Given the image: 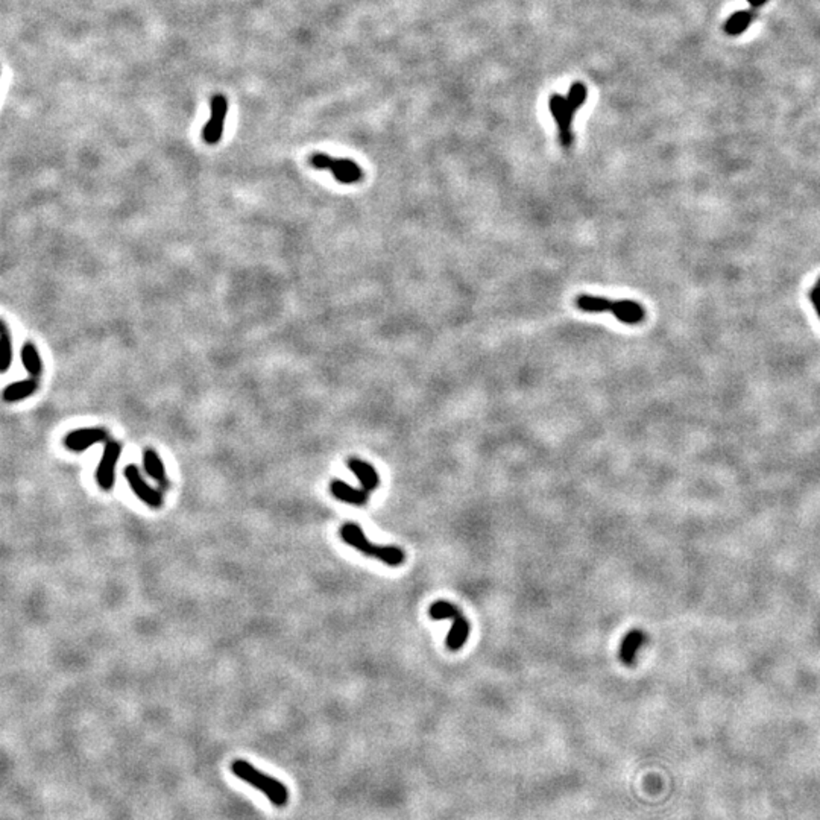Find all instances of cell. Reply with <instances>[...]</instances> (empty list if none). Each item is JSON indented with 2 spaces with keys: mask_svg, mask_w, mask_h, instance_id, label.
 <instances>
[{
  "mask_svg": "<svg viewBox=\"0 0 820 820\" xmlns=\"http://www.w3.org/2000/svg\"><path fill=\"white\" fill-rule=\"evenodd\" d=\"M346 466L351 469L353 474L358 478L360 485L365 493L371 494L380 485V476L375 471V468L358 457H349L346 461Z\"/></svg>",
  "mask_w": 820,
  "mask_h": 820,
  "instance_id": "8fae6325",
  "label": "cell"
},
{
  "mask_svg": "<svg viewBox=\"0 0 820 820\" xmlns=\"http://www.w3.org/2000/svg\"><path fill=\"white\" fill-rule=\"evenodd\" d=\"M107 438H108V435L105 432V428H101V427L78 428V430H73V432H70L64 438V445L67 450H70V452L83 453V452H85L87 448L93 447L95 444L104 442Z\"/></svg>",
  "mask_w": 820,
  "mask_h": 820,
  "instance_id": "30bf717a",
  "label": "cell"
},
{
  "mask_svg": "<svg viewBox=\"0 0 820 820\" xmlns=\"http://www.w3.org/2000/svg\"><path fill=\"white\" fill-rule=\"evenodd\" d=\"M643 643H644V635L641 631L629 632L627 637L623 639L622 649H620V659H622L626 665L634 664L637 650L643 646Z\"/></svg>",
  "mask_w": 820,
  "mask_h": 820,
  "instance_id": "e0dca14e",
  "label": "cell"
},
{
  "mask_svg": "<svg viewBox=\"0 0 820 820\" xmlns=\"http://www.w3.org/2000/svg\"><path fill=\"white\" fill-rule=\"evenodd\" d=\"M231 772L240 781L246 783L248 785L257 788L260 793H263L274 807L283 808L287 805L289 796H291L287 787L282 781H278V779L263 773L262 770H258L246 759H234L231 763Z\"/></svg>",
  "mask_w": 820,
  "mask_h": 820,
  "instance_id": "3957f363",
  "label": "cell"
},
{
  "mask_svg": "<svg viewBox=\"0 0 820 820\" xmlns=\"http://www.w3.org/2000/svg\"><path fill=\"white\" fill-rule=\"evenodd\" d=\"M428 614L433 620H452V631H450L445 639L447 649L452 650V652H457V650H461L465 646L469 637V623L466 617L461 613V609L453 603L445 602V600H439V602H435L430 606Z\"/></svg>",
  "mask_w": 820,
  "mask_h": 820,
  "instance_id": "5b68a950",
  "label": "cell"
},
{
  "mask_svg": "<svg viewBox=\"0 0 820 820\" xmlns=\"http://www.w3.org/2000/svg\"><path fill=\"white\" fill-rule=\"evenodd\" d=\"M14 349H13V337L9 333L8 325L5 321H0V371L4 374L8 373V369L13 365Z\"/></svg>",
  "mask_w": 820,
  "mask_h": 820,
  "instance_id": "9a60e30c",
  "label": "cell"
},
{
  "mask_svg": "<svg viewBox=\"0 0 820 820\" xmlns=\"http://www.w3.org/2000/svg\"><path fill=\"white\" fill-rule=\"evenodd\" d=\"M576 307L586 313H603L611 312L620 322L627 325H638L644 322L646 308L638 301L632 299H614L593 295H579L576 298Z\"/></svg>",
  "mask_w": 820,
  "mask_h": 820,
  "instance_id": "7a4b0ae2",
  "label": "cell"
},
{
  "mask_svg": "<svg viewBox=\"0 0 820 820\" xmlns=\"http://www.w3.org/2000/svg\"><path fill=\"white\" fill-rule=\"evenodd\" d=\"M308 163L315 169H321V171H330L333 174L334 179L341 184H357L363 179V171L354 159L349 158H334L332 155H327L322 152H318L310 155Z\"/></svg>",
  "mask_w": 820,
  "mask_h": 820,
  "instance_id": "8992f818",
  "label": "cell"
},
{
  "mask_svg": "<svg viewBox=\"0 0 820 820\" xmlns=\"http://www.w3.org/2000/svg\"><path fill=\"white\" fill-rule=\"evenodd\" d=\"M330 493H332L333 497L339 500V502L354 506L366 505L369 497V494L365 493L363 489H356L353 486H349L346 482H342V480H334V482H332V485H330Z\"/></svg>",
  "mask_w": 820,
  "mask_h": 820,
  "instance_id": "7c38bea8",
  "label": "cell"
},
{
  "mask_svg": "<svg viewBox=\"0 0 820 820\" xmlns=\"http://www.w3.org/2000/svg\"><path fill=\"white\" fill-rule=\"evenodd\" d=\"M143 468L146 474L151 477L154 482H157L162 488L169 486V480L166 474V468L162 461V457L155 452L154 448H145L143 452Z\"/></svg>",
  "mask_w": 820,
  "mask_h": 820,
  "instance_id": "4fadbf2b",
  "label": "cell"
},
{
  "mask_svg": "<svg viewBox=\"0 0 820 820\" xmlns=\"http://www.w3.org/2000/svg\"><path fill=\"white\" fill-rule=\"evenodd\" d=\"M749 2H751V4H752V5H755V6H759V5H761V4H764L766 0H749Z\"/></svg>",
  "mask_w": 820,
  "mask_h": 820,
  "instance_id": "d6986e66",
  "label": "cell"
},
{
  "mask_svg": "<svg viewBox=\"0 0 820 820\" xmlns=\"http://www.w3.org/2000/svg\"><path fill=\"white\" fill-rule=\"evenodd\" d=\"M751 20H752V16L749 14L747 11H738L728 20L726 31L732 35L742 34L747 29L749 23H751Z\"/></svg>",
  "mask_w": 820,
  "mask_h": 820,
  "instance_id": "ac0fdd59",
  "label": "cell"
},
{
  "mask_svg": "<svg viewBox=\"0 0 820 820\" xmlns=\"http://www.w3.org/2000/svg\"><path fill=\"white\" fill-rule=\"evenodd\" d=\"M228 113V101L224 95H215L212 97V117L203 129V138L207 145H216L221 142L225 126V117Z\"/></svg>",
  "mask_w": 820,
  "mask_h": 820,
  "instance_id": "9c48e42d",
  "label": "cell"
},
{
  "mask_svg": "<svg viewBox=\"0 0 820 820\" xmlns=\"http://www.w3.org/2000/svg\"><path fill=\"white\" fill-rule=\"evenodd\" d=\"M123 474L129 488H131V491L137 495L140 502L152 509H159L163 506V494L146 482L140 469L134 464L128 465Z\"/></svg>",
  "mask_w": 820,
  "mask_h": 820,
  "instance_id": "ba28073f",
  "label": "cell"
},
{
  "mask_svg": "<svg viewBox=\"0 0 820 820\" xmlns=\"http://www.w3.org/2000/svg\"><path fill=\"white\" fill-rule=\"evenodd\" d=\"M817 284H819V286H820V278H819V282H817Z\"/></svg>",
  "mask_w": 820,
  "mask_h": 820,
  "instance_id": "ffe728a7",
  "label": "cell"
},
{
  "mask_svg": "<svg viewBox=\"0 0 820 820\" xmlns=\"http://www.w3.org/2000/svg\"><path fill=\"white\" fill-rule=\"evenodd\" d=\"M339 535H341V538L348 545L358 550L360 553L375 557L389 567H399L404 564L406 555L402 548H398L397 545L373 544L365 536L362 527L356 523H345L341 527V530H339Z\"/></svg>",
  "mask_w": 820,
  "mask_h": 820,
  "instance_id": "277c9868",
  "label": "cell"
},
{
  "mask_svg": "<svg viewBox=\"0 0 820 820\" xmlns=\"http://www.w3.org/2000/svg\"><path fill=\"white\" fill-rule=\"evenodd\" d=\"M586 97L588 88L582 83H574L567 96L552 95V97H550L548 108L557 126L559 143L564 149H572L574 143L573 119L577 109L586 102Z\"/></svg>",
  "mask_w": 820,
  "mask_h": 820,
  "instance_id": "6da1fadb",
  "label": "cell"
},
{
  "mask_svg": "<svg viewBox=\"0 0 820 820\" xmlns=\"http://www.w3.org/2000/svg\"><path fill=\"white\" fill-rule=\"evenodd\" d=\"M120 454H122V445L116 441H109L105 445L101 462H99V465L96 468V473H95L96 483L99 488L104 489V491H107V493L111 491V489L114 488L116 468H117Z\"/></svg>",
  "mask_w": 820,
  "mask_h": 820,
  "instance_id": "52a82bcc",
  "label": "cell"
},
{
  "mask_svg": "<svg viewBox=\"0 0 820 820\" xmlns=\"http://www.w3.org/2000/svg\"><path fill=\"white\" fill-rule=\"evenodd\" d=\"M38 389V382L35 377H31L28 380H22V382H16L8 385L4 392H2V398L4 402L6 403H17V402H22L25 398L32 397Z\"/></svg>",
  "mask_w": 820,
  "mask_h": 820,
  "instance_id": "5bb4252c",
  "label": "cell"
},
{
  "mask_svg": "<svg viewBox=\"0 0 820 820\" xmlns=\"http://www.w3.org/2000/svg\"><path fill=\"white\" fill-rule=\"evenodd\" d=\"M20 357H22V363L28 371V374L31 377L38 378L40 374H42V371H43V362H42V357H40L37 346L32 342H26L22 346V353H20Z\"/></svg>",
  "mask_w": 820,
  "mask_h": 820,
  "instance_id": "2e32d148",
  "label": "cell"
}]
</instances>
